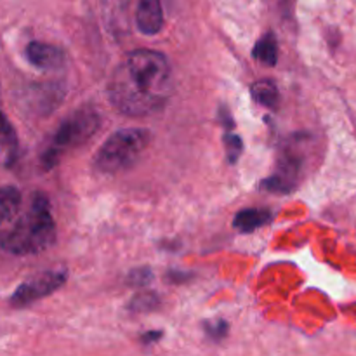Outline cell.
<instances>
[{"label": "cell", "instance_id": "cell-12", "mask_svg": "<svg viewBox=\"0 0 356 356\" xmlns=\"http://www.w3.org/2000/svg\"><path fill=\"white\" fill-rule=\"evenodd\" d=\"M254 56L257 61L268 66H275L278 61V44L273 33H266L254 47Z\"/></svg>", "mask_w": 356, "mask_h": 356}, {"label": "cell", "instance_id": "cell-11", "mask_svg": "<svg viewBox=\"0 0 356 356\" xmlns=\"http://www.w3.org/2000/svg\"><path fill=\"white\" fill-rule=\"evenodd\" d=\"M252 97L261 104L275 110L280 104V92L271 80H259L252 86Z\"/></svg>", "mask_w": 356, "mask_h": 356}, {"label": "cell", "instance_id": "cell-13", "mask_svg": "<svg viewBox=\"0 0 356 356\" xmlns=\"http://www.w3.org/2000/svg\"><path fill=\"white\" fill-rule=\"evenodd\" d=\"M0 141L3 143L6 149L10 153V156H13V153L16 152V136H14V131L9 125V122L3 117L2 110H0Z\"/></svg>", "mask_w": 356, "mask_h": 356}, {"label": "cell", "instance_id": "cell-4", "mask_svg": "<svg viewBox=\"0 0 356 356\" xmlns=\"http://www.w3.org/2000/svg\"><path fill=\"white\" fill-rule=\"evenodd\" d=\"M152 132L146 129L129 127L111 134L97 152L94 163L103 174H118L136 163L149 145Z\"/></svg>", "mask_w": 356, "mask_h": 356}, {"label": "cell", "instance_id": "cell-8", "mask_svg": "<svg viewBox=\"0 0 356 356\" xmlns=\"http://www.w3.org/2000/svg\"><path fill=\"white\" fill-rule=\"evenodd\" d=\"M136 24L141 33L153 37L163 28L162 0H139L136 10Z\"/></svg>", "mask_w": 356, "mask_h": 356}, {"label": "cell", "instance_id": "cell-17", "mask_svg": "<svg viewBox=\"0 0 356 356\" xmlns=\"http://www.w3.org/2000/svg\"><path fill=\"white\" fill-rule=\"evenodd\" d=\"M153 337H160V332H155V334H146V336L143 337V339H145V341H152Z\"/></svg>", "mask_w": 356, "mask_h": 356}, {"label": "cell", "instance_id": "cell-3", "mask_svg": "<svg viewBox=\"0 0 356 356\" xmlns=\"http://www.w3.org/2000/svg\"><path fill=\"white\" fill-rule=\"evenodd\" d=\"M101 124L99 113L94 108L86 106L80 110L73 111L72 115L63 120L58 131L52 136L51 143L45 146L44 153H42V165L45 169L54 167L66 153L72 149L79 148V146L86 145L90 138L97 132Z\"/></svg>", "mask_w": 356, "mask_h": 356}, {"label": "cell", "instance_id": "cell-14", "mask_svg": "<svg viewBox=\"0 0 356 356\" xmlns=\"http://www.w3.org/2000/svg\"><path fill=\"white\" fill-rule=\"evenodd\" d=\"M226 146H228L229 160H232V162H235V160L238 159L240 153H242V148H243L242 139H240L236 134L228 132V134H226Z\"/></svg>", "mask_w": 356, "mask_h": 356}, {"label": "cell", "instance_id": "cell-10", "mask_svg": "<svg viewBox=\"0 0 356 356\" xmlns=\"http://www.w3.org/2000/svg\"><path fill=\"white\" fill-rule=\"evenodd\" d=\"M21 209V193L14 186H0V226L7 225Z\"/></svg>", "mask_w": 356, "mask_h": 356}, {"label": "cell", "instance_id": "cell-7", "mask_svg": "<svg viewBox=\"0 0 356 356\" xmlns=\"http://www.w3.org/2000/svg\"><path fill=\"white\" fill-rule=\"evenodd\" d=\"M24 56L31 66L42 70V72L58 70L65 65V52L56 45L45 44V42H30L24 49Z\"/></svg>", "mask_w": 356, "mask_h": 356}, {"label": "cell", "instance_id": "cell-16", "mask_svg": "<svg viewBox=\"0 0 356 356\" xmlns=\"http://www.w3.org/2000/svg\"><path fill=\"white\" fill-rule=\"evenodd\" d=\"M205 327H207L209 336L214 337L216 341L221 339V337L228 332V323L222 322V320H214V322H209V323H205Z\"/></svg>", "mask_w": 356, "mask_h": 356}, {"label": "cell", "instance_id": "cell-6", "mask_svg": "<svg viewBox=\"0 0 356 356\" xmlns=\"http://www.w3.org/2000/svg\"><path fill=\"white\" fill-rule=\"evenodd\" d=\"M301 156L296 155L292 149H285L282 159L278 160L277 172L268 177L263 186L270 191H291L292 188H296L301 176Z\"/></svg>", "mask_w": 356, "mask_h": 356}, {"label": "cell", "instance_id": "cell-2", "mask_svg": "<svg viewBox=\"0 0 356 356\" xmlns=\"http://www.w3.org/2000/svg\"><path fill=\"white\" fill-rule=\"evenodd\" d=\"M54 242L56 222L49 198L44 193H35L26 212L3 236L2 247L13 256H33L47 250Z\"/></svg>", "mask_w": 356, "mask_h": 356}, {"label": "cell", "instance_id": "cell-1", "mask_svg": "<svg viewBox=\"0 0 356 356\" xmlns=\"http://www.w3.org/2000/svg\"><path fill=\"white\" fill-rule=\"evenodd\" d=\"M174 89L169 59L159 51L139 49L118 65L108 83L111 104L129 117L162 110Z\"/></svg>", "mask_w": 356, "mask_h": 356}, {"label": "cell", "instance_id": "cell-5", "mask_svg": "<svg viewBox=\"0 0 356 356\" xmlns=\"http://www.w3.org/2000/svg\"><path fill=\"white\" fill-rule=\"evenodd\" d=\"M68 278L66 270H47L42 273L35 275L30 280L23 282L19 287L14 291L10 296V305L14 308H24L33 302L40 301V299L47 298L52 292L58 291Z\"/></svg>", "mask_w": 356, "mask_h": 356}, {"label": "cell", "instance_id": "cell-15", "mask_svg": "<svg viewBox=\"0 0 356 356\" xmlns=\"http://www.w3.org/2000/svg\"><path fill=\"white\" fill-rule=\"evenodd\" d=\"M156 302H159L156 296L143 294V296H138V298L134 299V302H132V308H134L136 312H146V309H152Z\"/></svg>", "mask_w": 356, "mask_h": 356}, {"label": "cell", "instance_id": "cell-9", "mask_svg": "<svg viewBox=\"0 0 356 356\" xmlns=\"http://www.w3.org/2000/svg\"><path fill=\"white\" fill-rule=\"evenodd\" d=\"M273 214L266 209H245V211L238 212L235 216V221H233V226L236 229L243 233H250L254 229L261 228V226L268 225L271 221Z\"/></svg>", "mask_w": 356, "mask_h": 356}]
</instances>
